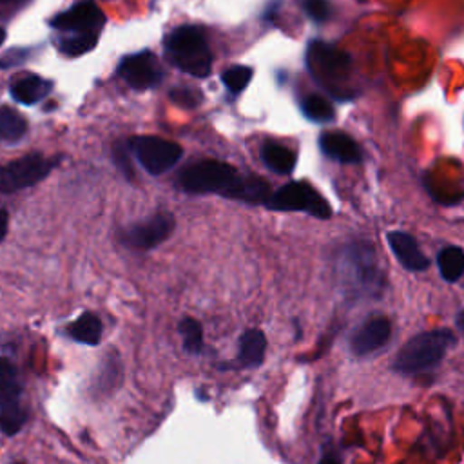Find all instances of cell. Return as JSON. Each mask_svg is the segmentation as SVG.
Here are the masks:
<instances>
[{
	"label": "cell",
	"instance_id": "cell-1",
	"mask_svg": "<svg viewBox=\"0 0 464 464\" xmlns=\"http://www.w3.org/2000/svg\"><path fill=\"white\" fill-rule=\"evenodd\" d=\"M179 187L190 194L216 192L225 198L241 199L246 203H266L270 185L259 176H243L232 165L203 160L188 165L178 178Z\"/></svg>",
	"mask_w": 464,
	"mask_h": 464
},
{
	"label": "cell",
	"instance_id": "cell-2",
	"mask_svg": "<svg viewBox=\"0 0 464 464\" xmlns=\"http://www.w3.org/2000/svg\"><path fill=\"white\" fill-rule=\"evenodd\" d=\"M335 274L343 294L352 301L375 299L386 285L382 265L368 241L346 243L337 254Z\"/></svg>",
	"mask_w": 464,
	"mask_h": 464
},
{
	"label": "cell",
	"instance_id": "cell-3",
	"mask_svg": "<svg viewBox=\"0 0 464 464\" xmlns=\"http://www.w3.org/2000/svg\"><path fill=\"white\" fill-rule=\"evenodd\" d=\"M455 335L448 328L428 330L413 335L395 353L392 368L402 375H417L437 366L450 346H453Z\"/></svg>",
	"mask_w": 464,
	"mask_h": 464
},
{
	"label": "cell",
	"instance_id": "cell-4",
	"mask_svg": "<svg viewBox=\"0 0 464 464\" xmlns=\"http://www.w3.org/2000/svg\"><path fill=\"white\" fill-rule=\"evenodd\" d=\"M165 53L169 60L181 71L203 78L212 69V54L205 34L194 25L174 29L165 38Z\"/></svg>",
	"mask_w": 464,
	"mask_h": 464
},
{
	"label": "cell",
	"instance_id": "cell-5",
	"mask_svg": "<svg viewBox=\"0 0 464 464\" xmlns=\"http://www.w3.org/2000/svg\"><path fill=\"white\" fill-rule=\"evenodd\" d=\"M306 62L314 78L319 83H323L334 96H339V98L352 96L346 87L348 76L352 72V62L348 54H344L337 47H332L324 42L315 40L308 45Z\"/></svg>",
	"mask_w": 464,
	"mask_h": 464
},
{
	"label": "cell",
	"instance_id": "cell-6",
	"mask_svg": "<svg viewBox=\"0 0 464 464\" xmlns=\"http://www.w3.org/2000/svg\"><path fill=\"white\" fill-rule=\"evenodd\" d=\"M270 210H285V212H306L317 219H328L332 216L330 203L306 181H290L272 192L268 201L265 203Z\"/></svg>",
	"mask_w": 464,
	"mask_h": 464
},
{
	"label": "cell",
	"instance_id": "cell-7",
	"mask_svg": "<svg viewBox=\"0 0 464 464\" xmlns=\"http://www.w3.org/2000/svg\"><path fill=\"white\" fill-rule=\"evenodd\" d=\"M54 163V160L33 152L0 165V194H11L36 185L53 170Z\"/></svg>",
	"mask_w": 464,
	"mask_h": 464
},
{
	"label": "cell",
	"instance_id": "cell-8",
	"mask_svg": "<svg viewBox=\"0 0 464 464\" xmlns=\"http://www.w3.org/2000/svg\"><path fill=\"white\" fill-rule=\"evenodd\" d=\"M130 149L149 174H163L181 158V147L158 136H134Z\"/></svg>",
	"mask_w": 464,
	"mask_h": 464
},
{
	"label": "cell",
	"instance_id": "cell-9",
	"mask_svg": "<svg viewBox=\"0 0 464 464\" xmlns=\"http://www.w3.org/2000/svg\"><path fill=\"white\" fill-rule=\"evenodd\" d=\"M174 230V218L170 214H154L147 219L132 223L121 232V243L130 248L149 250L163 243Z\"/></svg>",
	"mask_w": 464,
	"mask_h": 464
},
{
	"label": "cell",
	"instance_id": "cell-10",
	"mask_svg": "<svg viewBox=\"0 0 464 464\" xmlns=\"http://www.w3.org/2000/svg\"><path fill=\"white\" fill-rule=\"evenodd\" d=\"M392 335V323L386 315H372L362 321L348 339L350 352L355 357H366L381 350Z\"/></svg>",
	"mask_w": 464,
	"mask_h": 464
},
{
	"label": "cell",
	"instance_id": "cell-11",
	"mask_svg": "<svg viewBox=\"0 0 464 464\" xmlns=\"http://www.w3.org/2000/svg\"><path fill=\"white\" fill-rule=\"evenodd\" d=\"M118 72L132 89L140 91L158 85L163 76L158 58L149 51L125 56L120 63Z\"/></svg>",
	"mask_w": 464,
	"mask_h": 464
},
{
	"label": "cell",
	"instance_id": "cell-12",
	"mask_svg": "<svg viewBox=\"0 0 464 464\" xmlns=\"http://www.w3.org/2000/svg\"><path fill=\"white\" fill-rule=\"evenodd\" d=\"M105 22L103 13L92 2H82L60 13L51 24L60 31L69 33H96Z\"/></svg>",
	"mask_w": 464,
	"mask_h": 464
},
{
	"label": "cell",
	"instance_id": "cell-13",
	"mask_svg": "<svg viewBox=\"0 0 464 464\" xmlns=\"http://www.w3.org/2000/svg\"><path fill=\"white\" fill-rule=\"evenodd\" d=\"M386 241L402 268H406L410 272H422L428 268L430 261L422 254V250L419 248V245L411 234L402 232V230H390L386 234Z\"/></svg>",
	"mask_w": 464,
	"mask_h": 464
},
{
	"label": "cell",
	"instance_id": "cell-14",
	"mask_svg": "<svg viewBox=\"0 0 464 464\" xmlns=\"http://www.w3.org/2000/svg\"><path fill=\"white\" fill-rule=\"evenodd\" d=\"M319 147L324 156L341 163H359L361 149L355 140L344 132H324L319 138Z\"/></svg>",
	"mask_w": 464,
	"mask_h": 464
},
{
	"label": "cell",
	"instance_id": "cell-15",
	"mask_svg": "<svg viewBox=\"0 0 464 464\" xmlns=\"http://www.w3.org/2000/svg\"><path fill=\"white\" fill-rule=\"evenodd\" d=\"M20 393L22 384L14 364L9 359L0 357V411L18 408Z\"/></svg>",
	"mask_w": 464,
	"mask_h": 464
},
{
	"label": "cell",
	"instance_id": "cell-16",
	"mask_svg": "<svg viewBox=\"0 0 464 464\" xmlns=\"http://www.w3.org/2000/svg\"><path fill=\"white\" fill-rule=\"evenodd\" d=\"M266 352V337L261 330H246L239 337V362L245 368H256L263 362Z\"/></svg>",
	"mask_w": 464,
	"mask_h": 464
},
{
	"label": "cell",
	"instance_id": "cell-17",
	"mask_svg": "<svg viewBox=\"0 0 464 464\" xmlns=\"http://www.w3.org/2000/svg\"><path fill=\"white\" fill-rule=\"evenodd\" d=\"M51 91V82L40 76H24L11 85V96L25 105H33L44 100Z\"/></svg>",
	"mask_w": 464,
	"mask_h": 464
},
{
	"label": "cell",
	"instance_id": "cell-18",
	"mask_svg": "<svg viewBox=\"0 0 464 464\" xmlns=\"http://www.w3.org/2000/svg\"><path fill=\"white\" fill-rule=\"evenodd\" d=\"M437 266L444 281H459L464 276V250L457 245H448L440 248L437 254Z\"/></svg>",
	"mask_w": 464,
	"mask_h": 464
},
{
	"label": "cell",
	"instance_id": "cell-19",
	"mask_svg": "<svg viewBox=\"0 0 464 464\" xmlns=\"http://www.w3.org/2000/svg\"><path fill=\"white\" fill-rule=\"evenodd\" d=\"M263 163L277 172V174H290L295 167V152L279 143H265L261 149Z\"/></svg>",
	"mask_w": 464,
	"mask_h": 464
},
{
	"label": "cell",
	"instance_id": "cell-20",
	"mask_svg": "<svg viewBox=\"0 0 464 464\" xmlns=\"http://www.w3.org/2000/svg\"><path fill=\"white\" fill-rule=\"evenodd\" d=\"M67 332L78 343L98 344L102 339V321L94 314L85 312L67 328Z\"/></svg>",
	"mask_w": 464,
	"mask_h": 464
},
{
	"label": "cell",
	"instance_id": "cell-21",
	"mask_svg": "<svg viewBox=\"0 0 464 464\" xmlns=\"http://www.w3.org/2000/svg\"><path fill=\"white\" fill-rule=\"evenodd\" d=\"M27 132V121L11 107H0V141H18Z\"/></svg>",
	"mask_w": 464,
	"mask_h": 464
},
{
	"label": "cell",
	"instance_id": "cell-22",
	"mask_svg": "<svg viewBox=\"0 0 464 464\" xmlns=\"http://www.w3.org/2000/svg\"><path fill=\"white\" fill-rule=\"evenodd\" d=\"M301 109H303V114L312 120V121H317V123H324V121H330L334 120L335 116V111L332 107V103L321 96V94H308L303 103H301Z\"/></svg>",
	"mask_w": 464,
	"mask_h": 464
},
{
	"label": "cell",
	"instance_id": "cell-23",
	"mask_svg": "<svg viewBox=\"0 0 464 464\" xmlns=\"http://www.w3.org/2000/svg\"><path fill=\"white\" fill-rule=\"evenodd\" d=\"M179 334L183 337V348L190 353H199L203 348V328L199 321L185 317L179 321Z\"/></svg>",
	"mask_w": 464,
	"mask_h": 464
},
{
	"label": "cell",
	"instance_id": "cell-24",
	"mask_svg": "<svg viewBox=\"0 0 464 464\" xmlns=\"http://www.w3.org/2000/svg\"><path fill=\"white\" fill-rule=\"evenodd\" d=\"M98 42V34L96 33H72V36L63 38L60 47L63 53L76 56V54H83L87 51H91Z\"/></svg>",
	"mask_w": 464,
	"mask_h": 464
},
{
	"label": "cell",
	"instance_id": "cell-25",
	"mask_svg": "<svg viewBox=\"0 0 464 464\" xmlns=\"http://www.w3.org/2000/svg\"><path fill=\"white\" fill-rule=\"evenodd\" d=\"M250 78H252V69L245 65H232L221 76L223 83L232 92H241L248 85Z\"/></svg>",
	"mask_w": 464,
	"mask_h": 464
},
{
	"label": "cell",
	"instance_id": "cell-26",
	"mask_svg": "<svg viewBox=\"0 0 464 464\" xmlns=\"http://www.w3.org/2000/svg\"><path fill=\"white\" fill-rule=\"evenodd\" d=\"M27 419V413L22 406L18 408H11V410H4L0 411V431L4 435H14L20 431V428L24 426Z\"/></svg>",
	"mask_w": 464,
	"mask_h": 464
},
{
	"label": "cell",
	"instance_id": "cell-27",
	"mask_svg": "<svg viewBox=\"0 0 464 464\" xmlns=\"http://www.w3.org/2000/svg\"><path fill=\"white\" fill-rule=\"evenodd\" d=\"M303 9L308 14V18H312L317 24L326 22L332 14L328 0H303Z\"/></svg>",
	"mask_w": 464,
	"mask_h": 464
},
{
	"label": "cell",
	"instance_id": "cell-28",
	"mask_svg": "<svg viewBox=\"0 0 464 464\" xmlns=\"http://www.w3.org/2000/svg\"><path fill=\"white\" fill-rule=\"evenodd\" d=\"M170 100L181 107H196L201 102V94L190 87H176L170 91Z\"/></svg>",
	"mask_w": 464,
	"mask_h": 464
},
{
	"label": "cell",
	"instance_id": "cell-29",
	"mask_svg": "<svg viewBox=\"0 0 464 464\" xmlns=\"http://www.w3.org/2000/svg\"><path fill=\"white\" fill-rule=\"evenodd\" d=\"M114 156H116V163H118V167L123 170V174H125L127 178H132V169H130L127 152H125L121 147H118L116 152H114Z\"/></svg>",
	"mask_w": 464,
	"mask_h": 464
},
{
	"label": "cell",
	"instance_id": "cell-30",
	"mask_svg": "<svg viewBox=\"0 0 464 464\" xmlns=\"http://www.w3.org/2000/svg\"><path fill=\"white\" fill-rule=\"evenodd\" d=\"M7 223H9V216H7V212L4 208H0V241L7 234Z\"/></svg>",
	"mask_w": 464,
	"mask_h": 464
},
{
	"label": "cell",
	"instance_id": "cell-31",
	"mask_svg": "<svg viewBox=\"0 0 464 464\" xmlns=\"http://www.w3.org/2000/svg\"><path fill=\"white\" fill-rule=\"evenodd\" d=\"M319 464H341V462L337 460V457H335V455H332V453H324V455L321 457Z\"/></svg>",
	"mask_w": 464,
	"mask_h": 464
},
{
	"label": "cell",
	"instance_id": "cell-32",
	"mask_svg": "<svg viewBox=\"0 0 464 464\" xmlns=\"http://www.w3.org/2000/svg\"><path fill=\"white\" fill-rule=\"evenodd\" d=\"M455 324L464 332V308L457 314V317H455Z\"/></svg>",
	"mask_w": 464,
	"mask_h": 464
},
{
	"label": "cell",
	"instance_id": "cell-33",
	"mask_svg": "<svg viewBox=\"0 0 464 464\" xmlns=\"http://www.w3.org/2000/svg\"><path fill=\"white\" fill-rule=\"evenodd\" d=\"M4 38H5V33H4V29H0V44L4 42Z\"/></svg>",
	"mask_w": 464,
	"mask_h": 464
},
{
	"label": "cell",
	"instance_id": "cell-34",
	"mask_svg": "<svg viewBox=\"0 0 464 464\" xmlns=\"http://www.w3.org/2000/svg\"><path fill=\"white\" fill-rule=\"evenodd\" d=\"M5 2H20V0H5Z\"/></svg>",
	"mask_w": 464,
	"mask_h": 464
}]
</instances>
